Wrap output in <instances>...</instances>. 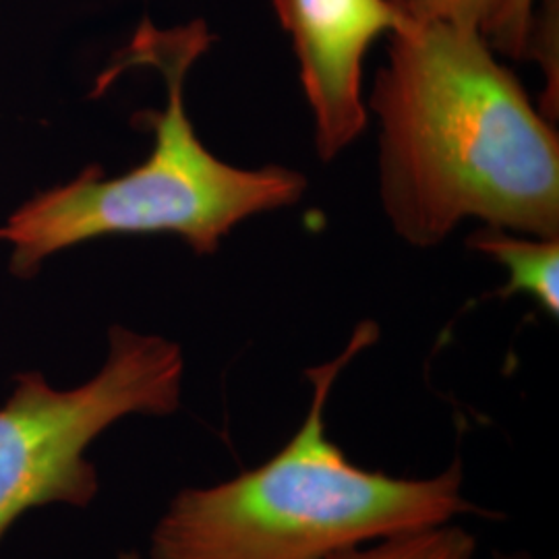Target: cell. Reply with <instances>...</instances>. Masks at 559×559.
<instances>
[{
    "label": "cell",
    "instance_id": "1",
    "mask_svg": "<svg viewBox=\"0 0 559 559\" xmlns=\"http://www.w3.org/2000/svg\"><path fill=\"white\" fill-rule=\"evenodd\" d=\"M371 108L381 200L402 239L431 247L466 218L558 239L559 140L487 38L402 23Z\"/></svg>",
    "mask_w": 559,
    "mask_h": 559
},
{
    "label": "cell",
    "instance_id": "2",
    "mask_svg": "<svg viewBox=\"0 0 559 559\" xmlns=\"http://www.w3.org/2000/svg\"><path fill=\"white\" fill-rule=\"evenodd\" d=\"M378 338L380 328L365 321L338 357L307 369V415L274 456L168 501L147 559H330L480 514L460 462L429 477H396L362 468L330 438L328 400L340 373Z\"/></svg>",
    "mask_w": 559,
    "mask_h": 559
},
{
    "label": "cell",
    "instance_id": "3",
    "mask_svg": "<svg viewBox=\"0 0 559 559\" xmlns=\"http://www.w3.org/2000/svg\"><path fill=\"white\" fill-rule=\"evenodd\" d=\"M203 21L175 29L143 23L131 44L98 78L102 94L120 73L152 67L166 83L160 112L138 115L154 133L147 158L119 177L98 164L75 179L21 203L0 224L9 270L17 278L38 276L44 263L92 240L122 235H173L198 255H212L230 230L251 216L290 207L307 180L295 170L265 166L247 170L221 160L198 138L185 106V81L212 44Z\"/></svg>",
    "mask_w": 559,
    "mask_h": 559
},
{
    "label": "cell",
    "instance_id": "4",
    "mask_svg": "<svg viewBox=\"0 0 559 559\" xmlns=\"http://www.w3.org/2000/svg\"><path fill=\"white\" fill-rule=\"evenodd\" d=\"M185 357L179 344L124 325L108 330L100 369L75 388L40 371L13 378L0 406V543L25 514L100 496L90 450L129 417H170L180 408Z\"/></svg>",
    "mask_w": 559,
    "mask_h": 559
},
{
    "label": "cell",
    "instance_id": "5",
    "mask_svg": "<svg viewBox=\"0 0 559 559\" xmlns=\"http://www.w3.org/2000/svg\"><path fill=\"white\" fill-rule=\"evenodd\" d=\"M299 60L321 160H334L367 124L362 60L402 25L388 0H274Z\"/></svg>",
    "mask_w": 559,
    "mask_h": 559
},
{
    "label": "cell",
    "instance_id": "6",
    "mask_svg": "<svg viewBox=\"0 0 559 559\" xmlns=\"http://www.w3.org/2000/svg\"><path fill=\"white\" fill-rule=\"evenodd\" d=\"M471 245L498 261L508 272L501 297L528 295L547 316H559V240L520 239L514 233L487 228Z\"/></svg>",
    "mask_w": 559,
    "mask_h": 559
},
{
    "label": "cell",
    "instance_id": "7",
    "mask_svg": "<svg viewBox=\"0 0 559 559\" xmlns=\"http://www.w3.org/2000/svg\"><path fill=\"white\" fill-rule=\"evenodd\" d=\"M477 540L460 522L392 537L330 559H475Z\"/></svg>",
    "mask_w": 559,
    "mask_h": 559
},
{
    "label": "cell",
    "instance_id": "8",
    "mask_svg": "<svg viewBox=\"0 0 559 559\" xmlns=\"http://www.w3.org/2000/svg\"><path fill=\"white\" fill-rule=\"evenodd\" d=\"M402 23H445L475 29L487 38L510 0H388Z\"/></svg>",
    "mask_w": 559,
    "mask_h": 559
},
{
    "label": "cell",
    "instance_id": "9",
    "mask_svg": "<svg viewBox=\"0 0 559 559\" xmlns=\"http://www.w3.org/2000/svg\"><path fill=\"white\" fill-rule=\"evenodd\" d=\"M535 7L537 0H510L493 29L487 34V38H491V44L498 50H503L514 59L526 57L537 17Z\"/></svg>",
    "mask_w": 559,
    "mask_h": 559
},
{
    "label": "cell",
    "instance_id": "10",
    "mask_svg": "<svg viewBox=\"0 0 559 559\" xmlns=\"http://www.w3.org/2000/svg\"><path fill=\"white\" fill-rule=\"evenodd\" d=\"M117 559H147L141 556L140 551H122Z\"/></svg>",
    "mask_w": 559,
    "mask_h": 559
},
{
    "label": "cell",
    "instance_id": "11",
    "mask_svg": "<svg viewBox=\"0 0 559 559\" xmlns=\"http://www.w3.org/2000/svg\"><path fill=\"white\" fill-rule=\"evenodd\" d=\"M496 559H539L533 558V556H528V554H512V556H500V558Z\"/></svg>",
    "mask_w": 559,
    "mask_h": 559
}]
</instances>
